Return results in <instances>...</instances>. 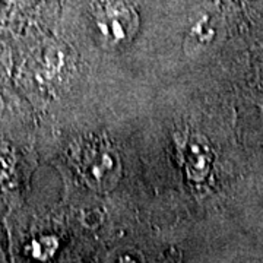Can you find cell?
Returning a JSON list of instances; mask_svg holds the SVG:
<instances>
[{
    "label": "cell",
    "mask_w": 263,
    "mask_h": 263,
    "mask_svg": "<svg viewBox=\"0 0 263 263\" xmlns=\"http://www.w3.org/2000/svg\"><path fill=\"white\" fill-rule=\"evenodd\" d=\"M76 167L89 187L101 192L113 189L122 174L119 155L101 141H88L78 148Z\"/></svg>",
    "instance_id": "6da1fadb"
},
{
    "label": "cell",
    "mask_w": 263,
    "mask_h": 263,
    "mask_svg": "<svg viewBox=\"0 0 263 263\" xmlns=\"http://www.w3.org/2000/svg\"><path fill=\"white\" fill-rule=\"evenodd\" d=\"M97 25L103 35L113 41H124L136 31V12L126 0H98Z\"/></svg>",
    "instance_id": "7a4b0ae2"
},
{
    "label": "cell",
    "mask_w": 263,
    "mask_h": 263,
    "mask_svg": "<svg viewBox=\"0 0 263 263\" xmlns=\"http://www.w3.org/2000/svg\"><path fill=\"white\" fill-rule=\"evenodd\" d=\"M186 154H187V168L190 177L197 181L206 179L208 173L214 162V152L206 139L203 138L192 139Z\"/></svg>",
    "instance_id": "3957f363"
},
{
    "label": "cell",
    "mask_w": 263,
    "mask_h": 263,
    "mask_svg": "<svg viewBox=\"0 0 263 263\" xmlns=\"http://www.w3.org/2000/svg\"><path fill=\"white\" fill-rule=\"evenodd\" d=\"M215 35L216 32L214 25L209 22V19L203 18L192 28L190 34H189V41H190L193 51H196V50L206 48L208 44H211V41H214Z\"/></svg>",
    "instance_id": "277c9868"
},
{
    "label": "cell",
    "mask_w": 263,
    "mask_h": 263,
    "mask_svg": "<svg viewBox=\"0 0 263 263\" xmlns=\"http://www.w3.org/2000/svg\"><path fill=\"white\" fill-rule=\"evenodd\" d=\"M114 262H123V263H129V262H143V256H142L139 252L136 250H123L119 254H116L113 259Z\"/></svg>",
    "instance_id": "5b68a950"
}]
</instances>
